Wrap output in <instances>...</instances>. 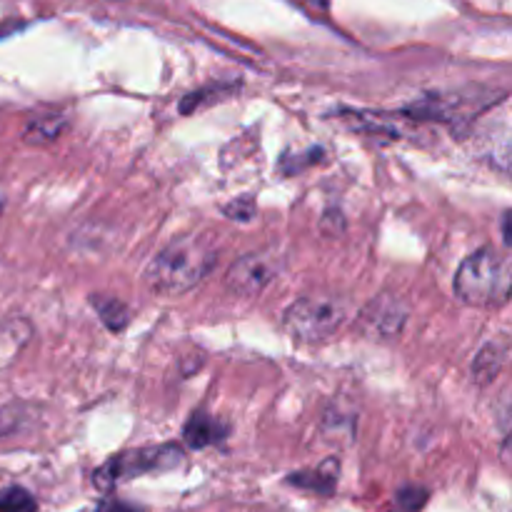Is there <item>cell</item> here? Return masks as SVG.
Instances as JSON below:
<instances>
[{
  "label": "cell",
  "mask_w": 512,
  "mask_h": 512,
  "mask_svg": "<svg viewBox=\"0 0 512 512\" xmlns=\"http://www.w3.org/2000/svg\"><path fill=\"white\" fill-rule=\"evenodd\" d=\"M348 303L340 295H305L285 310V330L298 343H323L343 328Z\"/></svg>",
  "instance_id": "3"
},
{
  "label": "cell",
  "mask_w": 512,
  "mask_h": 512,
  "mask_svg": "<svg viewBox=\"0 0 512 512\" xmlns=\"http://www.w3.org/2000/svg\"><path fill=\"white\" fill-rule=\"evenodd\" d=\"M183 435H185V443H188L190 448L200 450V448H208V445L213 443H220V440L228 435V425L220 423L218 418H213V415L208 413H195L190 415Z\"/></svg>",
  "instance_id": "7"
},
{
  "label": "cell",
  "mask_w": 512,
  "mask_h": 512,
  "mask_svg": "<svg viewBox=\"0 0 512 512\" xmlns=\"http://www.w3.org/2000/svg\"><path fill=\"white\" fill-rule=\"evenodd\" d=\"M510 260L495 248L475 250L463 260L455 275V293L463 303L478 308H498L510 298Z\"/></svg>",
  "instance_id": "2"
},
{
  "label": "cell",
  "mask_w": 512,
  "mask_h": 512,
  "mask_svg": "<svg viewBox=\"0 0 512 512\" xmlns=\"http://www.w3.org/2000/svg\"><path fill=\"white\" fill-rule=\"evenodd\" d=\"M288 483H293L295 488H305V490H315V493L330 495L335 493V483H338V463H335V460H325L315 473L290 475Z\"/></svg>",
  "instance_id": "8"
},
{
  "label": "cell",
  "mask_w": 512,
  "mask_h": 512,
  "mask_svg": "<svg viewBox=\"0 0 512 512\" xmlns=\"http://www.w3.org/2000/svg\"><path fill=\"white\" fill-rule=\"evenodd\" d=\"M283 260L273 250H258V253H248L228 270V288L238 295H258L260 290L268 288L275 278H278Z\"/></svg>",
  "instance_id": "5"
},
{
  "label": "cell",
  "mask_w": 512,
  "mask_h": 512,
  "mask_svg": "<svg viewBox=\"0 0 512 512\" xmlns=\"http://www.w3.org/2000/svg\"><path fill=\"white\" fill-rule=\"evenodd\" d=\"M65 120L58 118V115H50V118H43V120H35L33 125L28 128V135H25V140L28 143H50V140L58 138V133L63 130Z\"/></svg>",
  "instance_id": "10"
},
{
  "label": "cell",
  "mask_w": 512,
  "mask_h": 512,
  "mask_svg": "<svg viewBox=\"0 0 512 512\" xmlns=\"http://www.w3.org/2000/svg\"><path fill=\"white\" fill-rule=\"evenodd\" d=\"M308 3L318 5V8H328V5H330V0H308Z\"/></svg>",
  "instance_id": "15"
},
{
  "label": "cell",
  "mask_w": 512,
  "mask_h": 512,
  "mask_svg": "<svg viewBox=\"0 0 512 512\" xmlns=\"http://www.w3.org/2000/svg\"><path fill=\"white\" fill-rule=\"evenodd\" d=\"M365 328L370 330V338H393L405 323V310L398 308V303L390 298L378 300V303H370L368 308L360 315Z\"/></svg>",
  "instance_id": "6"
},
{
  "label": "cell",
  "mask_w": 512,
  "mask_h": 512,
  "mask_svg": "<svg viewBox=\"0 0 512 512\" xmlns=\"http://www.w3.org/2000/svg\"><path fill=\"white\" fill-rule=\"evenodd\" d=\"M0 210H3V195H0Z\"/></svg>",
  "instance_id": "16"
},
{
  "label": "cell",
  "mask_w": 512,
  "mask_h": 512,
  "mask_svg": "<svg viewBox=\"0 0 512 512\" xmlns=\"http://www.w3.org/2000/svg\"><path fill=\"white\" fill-rule=\"evenodd\" d=\"M90 305L98 310L100 320H103V323L108 325L113 333H118V330H123L125 325H128V308H125L118 298H103V295H93V298H90Z\"/></svg>",
  "instance_id": "9"
},
{
  "label": "cell",
  "mask_w": 512,
  "mask_h": 512,
  "mask_svg": "<svg viewBox=\"0 0 512 512\" xmlns=\"http://www.w3.org/2000/svg\"><path fill=\"white\" fill-rule=\"evenodd\" d=\"M38 503L23 488H8L0 493V512H35Z\"/></svg>",
  "instance_id": "11"
},
{
  "label": "cell",
  "mask_w": 512,
  "mask_h": 512,
  "mask_svg": "<svg viewBox=\"0 0 512 512\" xmlns=\"http://www.w3.org/2000/svg\"><path fill=\"white\" fill-rule=\"evenodd\" d=\"M215 245L203 235H185L163 250L148 268V285L160 295H183L215 268Z\"/></svg>",
  "instance_id": "1"
},
{
  "label": "cell",
  "mask_w": 512,
  "mask_h": 512,
  "mask_svg": "<svg viewBox=\"0 0 512 512\" xmlns=\"http://www.w3.org/2000/svg\"><path fill=\"white\" fill-rule=\"evenodd\" d=\"M95 512H145V510L138 508V505L125 503V500L108 498V500H103V503H100L98 508H95Z\"/></svg>",
  "instance_id": "12"
},
{
  "label": "cell",
  "mask_w": 512,
  "mask_h": 512,
  "mask_svg": "<svg viewBox=\"0 0 512 512\" xmlns=\"http://www.w3.org/2000/svg\"><path fill=\"white\" fill-rule=\"evenodd\" d=\"M15 423H18V418H15V413L10 415V410H0V435L10 433V430L15 428Z\"/></svg>",
  "instance_id": "14"
},
{
  "label": "cell",
  "mask_w": 512,
  "mask_h": 512,
  "mask_svg": "<svg viewBox=\"0 0 512 512\" xmlns=\"http://www.w3.org/2000/svg\"><path fill=\"white\" fill-rule=\"evenodd\" d=\"M183 463V450L178 445H158V448H138L110 458L103 468L93 473V483L100 490H113L125 480L140 478L148 473H163Z\"/></svg>",
  "instance_id": "4"
},
{
  "label": "cell",
  "mask_w": 512,
  "mask_h": 512,
  "mask_svg": "<svg viewBox=\"0 0 512 512\" xmlns=\"http://www.w3.org/2000/svg\"><path fill=\"white\" fill-rule=\"evenodd\" d=\"M420 490H403V493H400V500H405V508H408V512H418L420 508H423V503H425V498H428V495H425V498H418L415 500V495H418Z\"/></svg>",
  "instance_id": "13"
}]
</instances>
